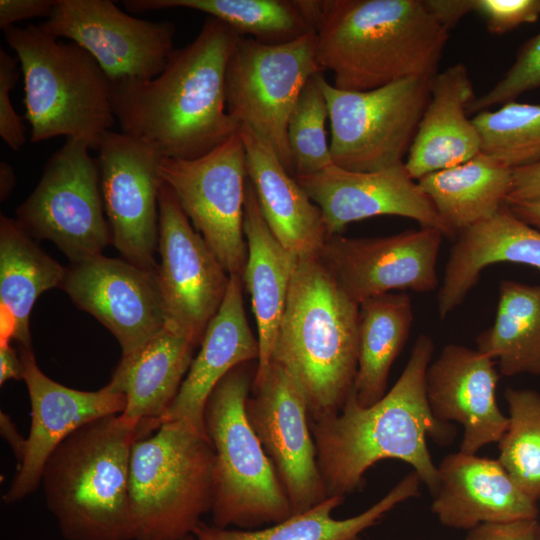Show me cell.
Masks as SVG:
<instances>
[{
	"label": "cell",
	"mask_w": 540,
	"mask_h": 540,
	"mask_svg": "<svg viewBox=\"0 0 540 540\" xmlns=\"http://www.w3.org/2000/svg\"><path fill=\"white\" fill-rule=\"evenodd\" d=\"M240 35L208 17L195 39L175 49L149 80L112 83V103L123 133L165 158L194 159L238 132L226 108V70Z\"/></svg>",
	"instance_id": "1"
},
{
	"label": "cell",
	"mask_w": 540,
	"mask_h": 540,
	"mask_svg": "<svg viewBox=\"0 0 540 540\" xmlns=\"http://www.w3.org/2000/svg\"><path fill=\"white\" fill-rule=\"evenodd\" d=\"M433 352V340L420 334L400 377L379 401L363 407L352 390L337 415L310 421L329 496L345 497L361 489L365 473L384 459L411 465L432 496L436 494L439 472L427 438L448 444L456 430L437 420L427 401L426 371Z\"/></svg>",
	"instance_id": "2"
},
{
	"label": "cell",
	"mask_w": 540,
	"mask_h": 540,
	"mask_svg": "<svg viewBox=\"0 0 540 540\" xmlns=\"http://www.w3.org/2000/svg\"><path fill=\"white\" fill-rule=\"evenodd\" d=\"M315 34L320 68L345 91L434 77L449 38L422 0L319 1Z\"/></svg>",
	"instance_id": "3"
},
{
	"label": "cell",
	"mask_w": 540,
	"mask_h": 540,
	"mask_svg": "<svg viewBox=\"0 0 540 540\" xmlns=\"http://www.w3.org/2000/svg\"><path fill=\"white\" fill-rule=\"evenodd\" d=\"M358 325L359 305L320 256L298 258L271 362L294 378L311 421L337 415L353 390Z\"/></svg>",
	"instance_id": "4"
},
{
	"label": "cell",
	"mask_w": 540,
	"mask_h": 540,
	"mask_svg": "<svg viewBox=\"0 0 540 540\" xmlns=\"http://www.w3.org/2000/svg\"><path fill=\"white\" fill-rule=\"evenodd\" d=\"M140 429L114 414L93 420L49 456L41 484L65 540H132L129 468Z\"/></svg>",
	"instance_id": "5"
},
{
	"label": "cell",
	"mask_w": 540,
	"mask_h": 540,
	"mask_svg": "<svg viewBox=\"0 0 540 540\" xmlns=\"http://www.w3.org/2000/svg\"><path fill=\"white\" fill-rule=\"evenodd\" d=\"M4 36L21 67L31 141L65 136L97 150L116 121L112 83L97 61L41 24L15 25Z\"/></svg>",
	"instance_id": "6"
},
{
	"label": "cell",
	"mask_w": 540,
	"mask_h": 540,
	"mask_svg": "<svg viewBox=\"0 0 540 540\" xmlns=\"http://www.w3.org/2000/svg\"><path fill=\"white\" fill-rule=\"evenodd\" d=\"M215 451L183 420L162 423L132 447L129 509L132 540H185L211 512Z\"/></svg>",
	"instance_id": "7"
},
{
	"label": "cell",
	"mask_w": 540,
	"mask_h": 540,
	"mask_svg": "<svg viewBox=\"0 0 540 540\" xmlns=\"http://www.w3.org/2000/svg\"><path fill=\"white\" fill-rule=\"evenodd\" d=\"M249 363L233 368L215 386L204 426L215 451L212 524L256 529L292 516L276 470L245 411L254 374Z\"/></svg>",
	"instance_id": "8"
},
{
	"label": "cell",
	"mask_w": 540,
	"mask_h": 540,
	"mask_svg": "<svg viewBox=\"0 0 540 540\" xmlns=\"http://www.w3.org/2000/svg\"><path fill=\"white\" fill-rule=\"evenodd\" d=\"M434 77H411L369 91H345L322 76L334 165L374 172L404 163Z\"/></svg>",
	"instance_id": "9"
},
{
	"label": "cell",
	"mask_w": 540,
	"mask_h": 540,
	"mask_svg": "<svg viewBox=\"0 0 540 540\" xmlns=\"http://www.w3.org/2000/svg\"><path fill=\"white\" fill-rule=\"evenodd\" d=\"M319 73L315 31L279 44L239 36L228 61V114L268 143L292 175L288 120L305 84Z\"/></svg>",
	"instance_id": "10"
},
{
	"label": "cell",
	"mask_w": 540,
	"mask_h": 540,
	"mask_svg": "<svg viewBox=\"0 0 540 540\" xmlns=\"http://www.w3.org/2000/svg\"><path fill=\"white\" fill-rule=\"evenodd\" d=\"M89 150L82 141L66 139L16 209L17 220L32 237L53 242L71 263L102 254L112 244L98 163Z\"/></svg>",
	"instance_id": "11"
},
{
	"label": "cell",
	"mask_w": 540,
	"mask_h": 540,
	"mask_svg": "<svg viewBox=\"0 0 540 540\" xmlns=\"http://www.w3.org/2000/svg\"><path fill=\"white\" fill-rule=\"evenodd\" d=\"M160 175L183 212L229 275L242 277L246 154L237 132L194 159L163 158Z\"/></svg>",
	"instance_id": "12"
},
{
	"label": "cell",
	"mask_w": 540,
	"mask_h": 540,
	"mask_svg": "<svg viewBox=\"0 0 540 540\" xmlns=\"http://www.w3.org/2000/svg\"><path fill=\"white\" fill-rule=\"evenodd\" d=\"M158 252L165 327L200 346L223 303L230 275L164 182L159 191Z\"/></svg>",
	"instance_id": "13"
},
{
	"label": "cell",
	"mask_w": 540,
	"mask_h": 540,
	"mask_svg": "<svg viewBox=\"0 0 540 540\" xmlns=\"http://www.w3.org/2000/svg\"><path fill=\"white\" fill-rule=\"evenodd\" d=\"M41 25L85 49L112 83L158 76L175 50L172 22L134 17L110 0H56Z\"/></svg>",
	"instance_id": "14"
},
{
	"label": "cell",
	"mask_w": 540,
	"mask_h": 540,
	"mask_svg": "<svg viewBox=\"0 0 540 540\" xmlns=\"http://www.w3.org/2000/svg\"><path fill=\"white\" fill-rule=\"evenodd\" d=\"M97 151L112 244L125 260L157 270L160 163L164 157L149 144L113 131L103 136Z\"/></svg>",
	"instance_id": "15"
},
{
	"label": "cell",
	"mask_w": 540,
	"mask_h": 540,
	"mask_svg": "<svg viewBox=\"0 0 540 540\" xmlns=\"http://www.w3.org/2000/svg\"><path fill=\"white\" fill-rule=\"evenodd\" d=\"M251 390L245 405L247 419L276 470L292 515L303 513L329 497L305 396L290 373L273 361Z\"/></svg>",
	"instance_id": "16"
},
{
	"label": "cell",
	"mask_w": 540,
	"mask_h": 540,
	"mask_svg": "<svg viewBox=\"0 0 540 540\" xmlns=\"http://www.w3.org/2000/svg\"><path fill=\"white\" fill-rule=\"evenodd\" d=\"M443 233L432 227L383 237L331 236L319 256L345 293L358 305L393 292L434 291Z\"/></svg>",
	"instance_id": "17"
},
{
	"label": "cell",
	"mask_w": 540,
	"mask_h": 540,
	"mask_svg": "<svg viewBox=\"0 0 540 540\" xmlns=\"http://www.w3.org/2000/svg\"><path fill=\"white\" fill-rule=\"evenodd\" d=\"M60 288L113 334L122 357L139 351L165 327L157 270L99 254L71 263Z\"/></svg>",
	"instance_id": "18"
},
{
	"label": "cell",
	"mask_w": 540,
	"mask_h": 540,
	"mask_svg": "<svg viewBox=\"0 0 540 540\" xmlns=\"http://www.w3.org/2000/svg\"><path fill=\"white\" fill-rule=\"evenodd\" d=\"M19 353L31 404V426L23 458L3 495L6 504L23 500L39 487L46 461L64 439L93 420L121 414L126 406L125 396L108 384L97 391L66 387L42 372L31 346H20Z\"/></svg>",
	"instance_id": "19"
},
{
	"label": "cell",
	"mask_w": 540,
	"mask_h": 540,
	"mask_svg": "<svg viewBox=\"0 0 540 540\" xmlns=\"http://www.w3.org/2000/svg\"><path fill=\"white\" fill-rule=\"evenodd\" d=\"M322 212L329 237L348 224L394 215L417 221L455 238L404 163L374 172H354L336 165L314 174L294 176Z\"/></svg>",
	"instance_id": "20"
},
{
	"label": "cell",
	"mask_w": 540,
	"mask_h": 540,
	"mask_svg": "<svg viewBox=\"0 0 540 540\" xmlns=\"http://www.w3.org/2000/svg\"><path fill=\"white\" fill-rule=\"evenodd\" d=\"M495 363L478 349L448 344L427 368L430 410L437 420L463 427L462 453L476 454L498 443L508 427V416L497 403L500 373Z\"/></svg>",
	"instance_id": "21"
},
{
	"label": "cell",
	"mask_w": 540,
	"mask_h": 540,
	"mask_svg": "<svg viewBox=\"0 0 540 540\" xmlns=\"http://www.w3.org/2000/svg\"><path fill=\"white\" fill-rule=\"evenodd\" d=\"M431 511L452 529L537 519V502L514 482L498 459L462 452L443 458Z\"/></svg>",
	"instance_id": "22"
},
{
	"label": "cell",
	"mask_w": 540,
	"mask_h": 540,
	"mask_svg": "<svg viewBox=\"0 0 540 540\" xmlns=\"http://www.w3.org/2000/svg\"><path fill=\"white\" fill-rule=\"evenodd\" d=\"M259 352L258 338L251 331L244 309L242 277L230 275L223 303L210 321L197 356L160 425L183 420L207 435L203 417L209 395L233 368L258 361Z\"/></svg>",
	"instance_id": "23"
},
{
	"label": "cell",
	"mask_w": 540,
	"mask_h": 540,
	"mask_svg": "<svg viewBox=\"0 0 540 540\" xmlns=\"http://www.w3.org/2000/svg\"><path fill=\"white\" fill-rule=\"evenodd\" d=\"M238 133L247 176L269 229L296 257L319 255L329 238L321 210L268 143L246 125H239Z\"/></svg>",
	"instance_id": "24"
},
{
	"label": "cell",
	"mask_w": 540,
	"mask_h": 540,
	"mask_svg": "<svg viewBox=\"0 0 540 540\" xmlns=\"http://www.w3.org/2000/svg\"><path fill=\"white\" fill-rule=\"evenodd\" d=\"M466 66L438 72L404 165L414 180L464 163L481 152L480 134L468 117L475 98Z\"/></svg>",
	"instance_id": "25"
},
{
	"label": "cell",
	"mask_w": 540,
	"mask_h": 540,
	"mask_svg": "<svg viewBox=\"0 0 540 540\" xmlns=\"http://www.w3.org/2000/svg\"><path fill=\"white\" fill-rule=\"evenodd\" d=\"M501 262L540 270V230L519 219L507 204L456 236L438 291L439 317L444 319L462 304L486 267Z\"/></svg>",
	"instance_id": "26"
},
{
	"label": "cell",
	"mask_w": 540,
	"mask_h": 540,
	"mask_svg": "<svg viewBox=\"0 0 540 540\" xmlns=\"http://www.w3.org/2000/svg\"><path fill=\"white\" fill-rule=\"evenodd\" d=\"M243 229L247 260L242 282L251 296L260 351L252 381V385H255L263 380L269 370L298 257L285 249L269 229L248 178Z\"/></svg>",
	"instance_id": "27"
},
{
	"label": "cell",
	"mask_w": 540,
	"mask_h": 540,
	"mask_svg": "<svg viewBox=\"0 0 540 540\" xmlns=\"http://www.w3.org/2000/svg\"><path fill=\"white\" fill-rule=\"evenodd\" d=\"M195 346L164 327L143 348L121 358L108 385L126 398L121 416L144 437L159 426L193 361Z\"/></svg>",
	"instance_id": "28"
},
{
	"label": "cell",
	"mask_w": 540,
	"mask_h": 540,
	"mask_svg": "<svg viewBox=\"0 0 540 540\" xmlns=\"http://www.w3.org/2000/svg\"><path fill=\"white\" fill-rule=\"evenodd\" d=\"M420 477L411 472L363 512L344 519L332 516L344 496H329L311 509L265 528H222L201 521L185 540H359L402 502L419 495Z\"/></svg>",
	"instance_id": "29"
},
{
	"label": "cell",
	"mask_w": 540,
	"mask_h": 540,
	"mask_svg": "<svg viewBox=\"0 0 540 540\" xmlns=\"http://www.w3.org/2000/svg\"><path fill=\"white\" fill-rule=\"evenodd\" d=\"M417 183L457 236L506 204L513 171L480 152L464 163L424 175Z\"/></svg>",
	"instance_id": "30"
},
{
	"label": "cell",
	"mask_w": 540,
	"mask_h": 540,
	"mask_svg": "<svg viewBox=\"0 0 540 540\" xmlns=\"http://www.w3.org/2000/svg\"><path fill=\"white\" fill-rule=\"evenodd\" d=\"M127 10L186 8L220 20L240 36L279 44L315 31L319 1L312 0H127Z\"/></svg>",
	"instance_id": "31"
},
{
	"label": "cell",
	"mask_w": 540,
	"mask_h": 540,
	"mask_svg": "<svg viewBox=\"0 0 540 540\" xmlns=\"http://www.w3.org/2000/svg\"><path fill=\"white\" fill-rule=\"evenodd\" d=\"M411 298L389 292L359 305L358 365L353 391L368 407L387 392L390 369L402 351L412 326Z\"/></svg>",
	"instance_id": "32"
},
{
	"label": "cell",
	"mask_w": 540,
	"mask_h": 540,
	"mask_svg": "<svg viewBox=\"0 0 540 540\" xmlns=\"http://www.w3.org/2000/svg\"><path fill=\"white\" fill-rule=\"evenodd\" d=\"M66 273L46 254L17 219L0 215V307L17 322L15 340L31 346L29 319L38 297L60 287Z\"/></svg>",
	"instance_id": "33"
},
{
	"label": "cell",
	"mask_w": 540,
	"mask_h": 540,
	"mask_svg": "<svg viewBox=\"0 0 540 540\" xmlns=\"http://www.w3.org/2000/svg\"><path fill=\"white\" fill-rule=\"evenodd\" d=\"M503 376L540 375V284L501 280L494 322L476 338Z\"/></svg>",
	"instance_id": "34"
},
{
	"label": "cell",
	"mask_w": 540,
	"mask_h": 540,
	"mask_svg": "<svg viewBox=\"0 0 540 540\" xmlns=\"http://www.w3.org/2000/svg\"><path fill=\"white\" fill-rule=\"evenodd\" d=\"M508 427L498 442L501 465L522 491L540 500V394L508 387Z\"/></svg>",
	"instance_id": "35"
},
{
	"label": "cell",
	"mask_w": 540,
	"mask_h": 540,
	"mask_svg": "<svg viewBox=\"0 0 540 540\" xmlns=\"http://www.w3.org/2000/svg\"><path fill=\"white\" fill-rule=\"evenodd\" d=\"M481 152L510 169L540 163V104L515 101L473 118Z\"/></svg>",
	"instance_id": "36"
},
{
	"label": "cell",
	"mask_w": 540,
	"mask_h": 540,
	"mask_svg": "<svg viewBox=\"0 0 540 540\" xmlns=\"http://www.w3.org/2000/svg\"><path fill=\"white\" fill-rule=\"evenodd\" d=\"M323 73L312 76L302 89L289 117L287 141L293 176L318 173L333 165L327 140V100L321 87Z\"/></svg>",
	"instance_id": "37"
},
{
	"label": "cell",
	"mask_w": 540,
	"mask_h": 540,
	"mask_svg": "<svg viewBox=\"0 0 540 540\" xmlns=\"http://www.w3.org/2000/svg\"><path fill=\"white\" fill-rule=\"evenodd\" d=\"M540 87V32L519 49L516 59L488 92L475 97L467 113L477 114L495 105L515 101L521 94Z\"/></svg>",
	"instance_id": "38"
},
{
	"label": "cell",
	"mask_w": 540,
	"mask_h": 540,
	"mask_svg": "<svg viewBox=\"0 0 540 540\" xmlns=\"http://www.w3.org/2000/svg\"><path fill=\"white\" fill-rule=\"evenodd\" d=\"M473 12L485 21L489 32L504 34L540 17V0H473Z\"/></svg>",
	"instance_id": "39"
},
{
	"label": "cell",
	"mask_w": 540,
	"mask_h": 540,
	"mask_svg": "<svg viewBox=\"0 0 540 540\" xmlns=\"http://www.w3.org/2000/svg\"><path fill=\"white\" fill-rule=\"evenodd\" d=\"M18 63L17 58L0 50V136L15 151L20 150L26 142L25 126L10 98V92L20 77Z\"/></svg>",
	"instance_id": "40"
},
{
	"label": "cell",
	"mask_w": 540,
	"mask_h": 540,
	"mask_svg": "<svg viewBox=\"0 0 540 540\" xmlns=\"http://www.w3.org/2000/svg\"><path fill=\"white\" fill-rule=\"evenodd\" d=\"M537 519L482 524L468 531L464 540H537Z\"/></svg>",
	"instance_id": "41"
},
{
	"label": "cell",
	"mask_w": 540,
	"mask_h": 540,
	"mask_svg": "<svg viewBox=\"0 0 540 540\" xmlns=\"http://www.w3.org/2000/svg\"><path fill=\"white\" fill-rule=\"evenodd\" d=\"M56 0H0V28L6 30L19 21L49 17Z\"/></svg>",
	"instance_id": "42"
},
{
	"label": "cell",
	"mask_w": 540,
	"mask_h": 540,
	"mask_svg": "<svg viewBox=\"0 0 540 540\" xmlns=\"http://www.w3.org/2000/svg\"><path fill=\"white\" fill-rule=\"evenodd\" d=\"M513 183L506 204L540 199V163L512 169Z\"/></svg>",
	"instance_id": "43"
},
{
	"label": "cell",
	"mask_w": 540,
	"mask_h": 540,
	"mask_svg": "<svg viewBox=\"0 0 540 540\" xmlns=\"http://www.w3.org/2000/svg\"><path fill=\"white\" fill-rule=\"evenodd\" d=\"M436 20L448 31L468 13L473 12V0H423Z\"/></svg>",
	"instance_id": "44"
},
{
	"label": "cell",
	"mask_w": 540,
	"mask_h": 540,
	"mask_svg": "<svg viewBox=\"0 0 540 540\" xmlns=\"http://www.w3.org/2000/svg\"><path fill=\"white\" fill-rule=\"evenodd\" d=\"M24 366L19 351L11 345L0 347V384L10 379L23 380Z\"/></svg>",
	"instance_id": "45"
},
{
	"label": "cell",
	"mask_w": 540,
	"mask_h": 540,
	"mask_svg": "<svg viewBox=\"0 0 540 540\" xmlns=\"http://www.w3.org/2000/svg\"><path fill=\"white\" fill-rule=\"evenodd\" d=\"M0 418L2 436L11 446L19 463L25 453L26 439L18 433L16 427L7 414L1 412Z\"/></svg>",
	"instance_id": "46"
},
{
	"label": "cell",
	"mask_w": 540,
	"mask_h": 540,
	"mask_svg": "<svg viewBox=\"0 0 540 540\" xmlns=\"http://www.w3.org/2000/svg\"><path fill=\"white\" fill-rule=\"evenodd\" d=\"M508 206L519 219L540 230V199L518 202Z\"/></svg>",
	"instance_id": "47"
},
{
	"label": "cell",
	"mask_w": 540,
	"mask_h": 540,
	"mask_svg": "<svg viewBox=\"0 0 540 540\" xmlns=\"http://www.w3.org/2000/svg\"><path fill=\"white\" fill-rule=\"evenodd\" d=\"M15 173L13 167L6 161L0 162V191L1 200L5 199L15 185Z\"/></svg>",
	"instance_id": "48"
},
{
	"label": "cell",
	"mask_w": 540,
	"mask_h": 540,
	"mask_svg": "<svg viewBox=\"0 0 540 540\" xmlns=\"http://www.w3.org/2000/svg\"><path fill=\"white\" fill-rule=\"evenodd\" d=\"M537 540H540V524L538 525V530H537Z\"/></svg>",
	"instance_id": "49"
}]
</instances>
